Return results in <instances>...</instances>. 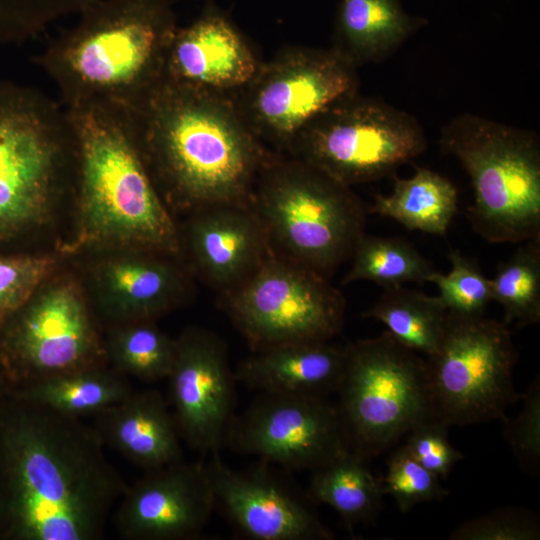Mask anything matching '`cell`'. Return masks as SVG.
Instances as JSON below:
<instances>
[{
    "mask_svg": "<svg viewBox=\"0 0 540 540\" xmlns=\"http://www.w3.org/2000/svg\"><path fill=\"white\" fill-rule=\"evenodd\" d=\"M81 418L0 399V539L98 540L127 484Z\"/></svg>",
    "mask_w": 540,
    "mask_h": 540,
    "instance_id": "obj_1",
    "label": "cell"
},
{
    "mask_svg": "<svg viewBox=\"0 0 540 540\" xmlns=\"http://www.w3.org/2000/svg\"><path fill=\"white\" fill-rule=\"evenodd\" d=\"M132 112L163 199L194 211L251 203L257 178L275 151L253 134L231 94L163 79Z\"/></svg>",
    "mask_w": 540,
    "mask_h": 540,
    "instance_id": "obj_2",
    "label": "cell"
},
{
    "mask_svg": "<svg viewBox=\"0 0 540 540\" xmlns=\"http://www.w3.org/2000/svg\"><path fill=\"white\" fill-rule=\"evenodd\" d=\"M66 109L77 141L79 212L67 249L179 252V232L146 165L132 110L103 102Z\"/></svg>",
    "mask_w": 540,
    "mask_h": 540,
    "instance_id": "obj_3",
    "label": "cell"
},
{
    "mask_svg": "<svg viewBox=\"0 0 540 540\" xmlns=\"http://www.w3.org/2000/svg\"><path fill=\"white\" fill-rule=\"evenodd\" d=\"M38 64L65 108L103 102L137 109L164 78L178 28L169 0H89Z\"/></svg>",
    "mask_w": 540,
    "mask_h": 540,
    "instance_id": "obj_4",
    "label": "cell"
},
{
    "mask_svg": "<svg viewBox=\"0 0 540 540\" xmlns=\"http://www.w3.org/2000/svg\"><path fill=\"white\" fill-rule=\"evenodd\" d=\"M251 204L276 254L327 278L365 234L367 208L352 187L286 154L264 165Z\"/></svg>",
    "mask_w": 540,
    "mask_h": 540,
    "instance_id": "obj_5",
    "label": "cell"
},
{
    "mask_svg": "<svg viewBox=\"0 0 540 540\" xmlns=\"http://www.w3.org/2000/svg\"><path fill=\"white\" fill-rule=\"evenodd\" d=\"M76 174L67 109L35 88L0 79V243L43 222Z\"/></svg>",
    "mask_w": 540,
    "mask_h": 540,
    "instance_id": "obj_6",
    "label": "cell"
},
{
    "mask_svg": "<svg viewBox=\"0 0 540 540\" xmlns=\"http://www.w3.org/2000/svg\"><path fill=\"white\" fill-rule=\"evenodd\" d=\"M441 150L470 177L467 218L490 243L540 240V141L536 132L463 113L440 132Z\"/></svg>",
    "mask_w": 540,
    "mask_h": 540,
    "instance_id": "obj_7",
    "label": "cell"
},
{
    "mask_svg": "<svg viewBox=\"0 0 540 540\" xmlns=\"http://www.w3.org/2000/svg\"><path fill=\"white\" fill-rule=\"evenodd\" d=\"M344 349L336 406L350 451L368 461L434 417L425 359L387 331Z\"/></svg>",
    "mask_w": 540,
    "mask_h": 540,
    "instance_id": "obj_8",
    "label": "cell"
},
{
    "mask_svg": "<svg viewBox=\"0 0 540 540\" xmlns=\"http://www.w3.org/2000/svg\"><path fill=\"white\" fill-rule=\"evenodd\" d=\"M426 148L425 131L413 115L357 91L311 119L285 154L352 187L392 175Z\"/></svg>",
    "mask_w": 540,
    "mask_h": 540,
    "instance_id": "obj_9",
    "label": "cell"
},
{
    "mask_svg": "<svg viewBox=\"0 0 540 540\" xmlns=\"http://www.w3.org/2000/svg\"><path fill=\"white\" fill-rule=\"evenodd\" d=\"M424 359L433 416L449 426L502 421L522 399L513 382L517 351L503 322L447 311L441 342Z\"/></svg>",
    "mask_w": 540,
    "mask_h": 540,
    "instance_id": "obj_10",
    "label": "cell"
},
{
    "mask_svg": "<svg viewBox=\"0 0 540 540\" xmlns=\"http://www.w3.org/2000/svg\"><path fill=\"white\" fill-rule=\"evenodd\" d=\"M220 302L252 352L330 341L341 332L346 310L327 277L274 251Z\"/></svg>",
    "mask_w": 540,
    "mask_h": 540,
    "instance_id": "obj_11",
    "label": "cell"
},
{
    "mask_svg": "<svg viewBox=\"0 0 540 540\" xmlns=\"http://www.w3.org/2000/svg\"><path fill=\"white\" fill-rule=\"evenodd\" d=\"M358 89L357 67L332 47L289 46L231 96L253 134L285 154L311 119Z\"/></svg>",
    "mask_w": 540,
    "mask_h": 540,
    "instance_id": "obj_12",
    "label": "cell"
},
{
    "mask_svg": "<svg viewBox=\"0 0 540 540\" xmlns=\"http://www.w3.org/2000/svg\"><path fill=\"white\" fill-rule=\"evenodd\" d=\"M42 286L0 326V366L8 390L107 363L78 288L69 281Z\"/></svg>",
    "mask_w": 540,
    "mask_h": 540,
    "instance_id": "obj_13",
    "label": "cell"
},
{
    "mask_svg": "<svg viewBox=\"0 0 540 540\" xmlns=\"http://www.w3.org/2000/svg\"><path fill=\"white\" fill-rule=\"evenodd\" d=\"M227 446L266 463L310 471L350 451L336 403L322 396L266 393L236 416Z\"/></svg>",
    "mask_w": 540,
    "mask_h": 540,
    "instance_id": "obj_14",
    "label": "cell"
},
{
    "mask_svg": "<svg viewBox=\"0 0 540 540\" xmlns=\"http://www.w3.org/2000/svg\"><path fill=\"white\" fill-rule=\"evenodd\" d=\"M176 340L169 398L182 440L201 454L227 446L236 418L235 372L227 348L213 332L189 328Z\"/></svg>",
    "mask_w": 540,
    "mask_h": 540,
    "instance_id": "obj_15",
    "label": "cell"
},
{
    "mask_svg": "<svg viewBox=\"0 0 540 540\" xmlns=\"http://www.w3.org/2000/svg\"><path fill=\"white\" fill-rule=\"evenodd\" d=\"M248 470L226 464L219 453L206 463L219 508L237 534L252 540H330L333 533L302 496L267 467Z\"/></svg>",
    "mask_w": 540,
    "mask_h": 540,
    "instance_id": "obj_16",
    "label": "cell"
},
{
    "mask_svg": "<svg viewBox=\"0 0 540 540\" xmlns=\"http://www.w3.org/2000/svg\"><path fill=\"white\" fill-rule=\"evenodd\" d=\"M215 509L206 463L183 459L145 471L115 507V529L128 540L197 538Z\"/></svg>",
    "mask_w": 540,
    "mask_h": 540,
    "instance_id": "obj_17",
    "label": "cell"
},
{
    "mask_svg": "<svg viewBox=\"0 0 540 540\" xmlns=\"http://www.w3.org/2000/svg\"><path fill=\"white\" fill-rule=\"evenodd\" d=\"M261 63L240 30L209 2L189 25L178 26L163 79L231 94L254 77Z\"/></svg>",
    "mask_w": 540,
    "mask_h": 540,
    "instance_id": "obj_18",
    "label": "cell"
},
{
    "mask_svg": "<svg viewBox=\"0 0 540 540\" xmlns=\"http://www.w3.org/2000/svg\"><path fill=\"white\" fill-rule=\"evenodd\" d=\"M195 212L189 248L202 275L221 293L244 281L273 252L251 203L214 204Z\"/></svg>",
    "mask_w": 540,
    "mask_h": 540,
    "instance_id": "obj_19",
    "label": "cell"
},
{
    "mask_svg": "<svg viewBox=\"0 0 540 540\" xmlns=\"http://www.w3.org/2000/svg\"><path fill=\"white\" fill-rule=\"evenodd\" d=\"M162 255L130 249L98 266L95 279L101 306L114 325L155 320L181 301L184 276Z\"/></svg>",
    "mask_w": 540,
    "mask_h": 540,
    "instance_id": "obj_20",
    "label": "cell"
},
{
    "mask_svg": "<svg viewBox=\"0 0 540 540\" xmlns=\"http://www.w3.org/2000/svg\"><path fill=\"white\" fill-rule=\"evenodd\" d=\"M92 417V426L104 446L144 472L183 459L176 420L156 389L133 390L124 400Z\"/></svg>",
    "mask_w": 540,
    "mask_h": 540,
    "instance_id": "obj_21",
    "label": "cell"
},
{
    "mask_svg": "<svg viewBox=\"0 0 540 540\" xmlns=\"http://www.w3.org/2000/svg\"><path fill=\"white\" fill-rule=\"evenodd\" d=\"M344 346L296 342L252 352L235 371L237 381L266 394L327 397L336 392Z\"/></svg>",
    "mask_w": 540,
    "mask_h": 540,
    "instance_id": "obj_22",
    "label": "cell"
},
{
    "mask_svg": "<svg viewBox=\"0 0 540 540\" xmlns=\"http://www.w3.org/2000/svg\"><path fill=\"white\" fill-rule=\"evenodd\" d=\"M427 21L408 15L400 0H342L332 48L357 68L395 52Z\"/></svg>",
    "mask_w": 540,
    "mask_h": 540,
    "instance_id": "obj_23",
    "label": "cell"
},
{
    "mask_svg": "<svg viewBox=\"0 0 540 540\" xmlns=\"http://www.w3.org/2000/svg\"><path fill=\"white\" fill-rule=\"evenodd\" d=\"M458 209V190L446 177L423 167L394 176L390 195L376 194L367 213L391 218L409 230L443 236Z\"/></svg>",
    "mask_w": 540,
    "mask_h": 540,
    "instance_id": "obj_24",
    "label": "cell"
},
{
    "mask_svg": "<svg viewBox=\"0 0 540 540\" xmlns=\"http://www.w3.org/2000/svg\"><path fill=\"white\" fill-rule=\"evenodd\" d=\"M133 391L128 377L108 363L46 378L6 392L73 417L93 416Z\"/></svg>",
    "mask_w": 540,
    "mask_h": 540,
    "instance_id": "obj_25",
    "label": "cell"
},
{
    "mask_svg": "<svg viewBox=\"0 0 540 540\" xmlns=\"http://www.w3.org/2000/svg\"><path fill=\"white\" fill-rule=\"evenodd\" d=\"M311 472L307 496L332 507L349 529L376 518L384 494L366 460L347 451Z\"/></svg>",
    "mask_w": 540,
    "mask_h": 540,
    "instance_id": "obj_26",
    "label": "cell"
},
{
    "mask_svg": "<svg viewBox=\"0 0 540 540\" xmlns=\"http://www.w3.org/2000/svg\"><path fill=\"white\" fill-rule=\"evenodd\" d=\"M362 316L380 321L401 345L427 357L441 342L447 310L438 296L401 285L385 288Z\"/></svg>",
    "mask_w": 540,
    "mask_h": 540,
    "instance_id": "obj_27",
    "label": "cell"
},
{
    "mask_svg": "<svg viewBox=\"0 0 540 540\" xmlns=\"http://www.w3.org/2000/svg\"><path fill=\"white\" fill-rule=\"evenodd\" d=\"M107 363L122 374L144 382L167 378L175 357L176 340L154 320L115 324L103 342Z\"/></svg>",
    "mask_w": 540,
    "mask_h": 540,
    "instance_id": "obj_28",
    "label": "cell"
},
{
    "mask_svg": "<svg viewBox=\"0 0 540 540\" xmlns=\"http://www.w3.org/2000/svg\"><path fill=\"white\" fill-rule=\"evenodd\" d=\"M351 259L352 265L342 284L367 280L385 289L406 282H428L436 271L433 263L414 245L399 237L364 234Z\"/></svg>",
    "mask_w": 540,
    "mask_h": 540,
    "instance_id": "obj_29",
    "label": "cell"
},
{
    "mask_svg": "<svg viewBox=\"0 0 540 540\" xmlns=\"http://www.w3.org/2000/svg\"><path fill=\"white\" fill-rule=\"evenodd\" d=\"M523 243L491 279L493 300L502 306L508 327L540 321V240Z\"/></svg>",
    "mask_w": 540,
    "mask_h": 540,
    "instance_id": "obj_30",
    "label": "cell"
},
{
    "mask_svg": "<svg viewBox=\"0 0 540 540\" xmlns=\"http://www.w3.org/2000/svg\"><path fill=\"white\" fill-rule=\"evenodd\" d=\"M451 270L442 274L437 270L429 277L439 290V299L446 310L460 315H483L487 305L493 300L491 279L479 266L460 251L451 249L448 253Z\"/></svg>",
    "mask_w": 540,
    "mask_h": 540,
    "instance_id": "obj_31",
    "label": "cell"
},
{
    "mask_svg": "<svg viewBox=\"0 0 540 540\" xmlns=\"http://www.w3.org/2000/svg\"><path fill=\"white\" fill-rule=\"evenodd\" d=\"M380 482L383 494L392 496L403 513L418 504L441 501L449 495L440 479L417 462L404 445L389 457Z\"/></svg>",
    "mask_w": 540,
    "mask_h": 540,
    "instance_id": "obj_32",
    "label": "cell"
},
{
    "mask_svg": "<svg viewBox=\"0 0 540 540\" xmlns=\"http://www.w3.org/2000/svg\"><path fill=\"white\" fill-rule=\"evenodd\" d=\"M56 262L51 256L0 255V326L36 292Z\"/></svg>",
    "mask_w": 540,
    "mask_h": 540,
    "instance_id": "obj_33",
    "label": "cell"
},
{
    "mask_svg": "<svg viewBox=\"0 0 540 540\" xmlns=\"http://www.w3.org/2000/svg\"><path fill=\"white\" fill-rule=\"evenodd\" d=\"M85 0H0V43L27 40L57 19L73 14Z\"/></svg>",
    "mask_w": 540,
    "mask_h": 540,
    "instance_id": "obj_34",
    "label": "cell"
},
{
    "mask_svg": "<svg viewBox=\"0 0 540 540\" xmlns=\"http://www.w3.org/2000/svg\"><path fill=\"white\" fill-rule=\"evenodd\" d=\"M540 537L536 513L522 507H503L464 522L455 528L453 540H535Z\"/></svg>",
    "mask_w": 540,
    "mask_h": 540,
    "instance_id": "obj_35",
    "label": "cell"
},
{
    "mask_svg": "<svg viewBox=\"0 0 540 540\" xmlns=\"http://www.w3.org/2000/svg\"><path fill=\"white\" fill-rule=\"evenodd\" d=\"M523 408L514 419L506 417L503 436L521 467L536 475L540 467V382L536 377L522 395Z\"/></svg>",
    "mask_w": 540,
    "mask_h": 540,
    "instance_id": "obj_36",
    "label": "cell"
},
{
    "mask_svg": "<svg viewBox=\"0 0 540 540\" xmlns=\"http://www.w3.org/2000/svg\"><path fill=\"white\" fill-rule=\"evenodd\" d=\"M448 428L440 419L429 417L406 434L403 444L417 462L439 479L447 478L455 464L464 458L450 443Z\"/></svg>",
    "mask_w": 540,
    "mask_h": 540,
    "instance_id": "obj_37",
    "label": "cell"
},
{
    "mask_svg": "<svg viewBox=\"0 0 540 540\" xmlns=\"http://www.w3.org/2000/svg\"><path fill=\"white\" fill-rule=\"evenodd\" d=\"M4 394H5V391L3 390V382L0 377V399L3 397Z\"/></svg>",
    "mask_w": 540,
    "mask_h": 540,
    "instance_id": "obj_38",
    "label": "cell"
}]
</instances>
